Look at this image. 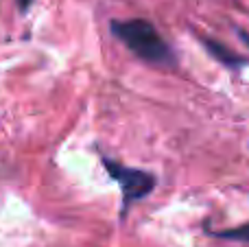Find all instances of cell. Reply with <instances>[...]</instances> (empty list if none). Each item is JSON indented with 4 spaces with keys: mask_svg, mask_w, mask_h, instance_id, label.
<instances>
[{
    "mask_svg": "<svg viewBox=\"0 0 249 247\" xmlns=\"http://www.w3.org/2000/svg\"><path fill=\"white\" fill-rule=\"evenodd\" d=\"M31 2H33V0H18V7H20V11H26V9L31 7Z\"/></svg>",
    "mask_w": 249,
    "mask_h": 247,
    "instance_id": "cell-6",
    "label": "cell"
},
{
    "mask_svg": "<svg viewBox=\"0 0 249 247\" xmlns=\"http://www.w3.org/2000/svg\"><path fill=\"white\" fill-rule=\"evenodd\" d=\"M103 166L109 173V177L121 186L123 193V217L127 214V210L131 208L136 201H142L146 195H151L158 184L153 173L149 171H140V169H131V166H124L121 162L112 160V158H103Z\"/></svg>",
    "mask_w": 249,
    "mask_h": 247,
    "instance_id": "cell-2",
    "label": "cell"
},
{
    "mask_svg": "<svg viewBox=\"0 0 249 247\" xmlns=\"http://www.w3.org/2000/svg\"><path fill=\"white\" fill-rule=\"evenodd\" d=\"M201 44L206 46V51L210 53L212 57H214L219 64L228 66V68H243V66L249 64V59H245V57L236 55V53L232 51V48H228L223 42H219V39H212V37H201Z\"/></svg>",
    "mask_w": 249,
    "mask_h": 247,
    "instance_id": "cell-3",
    "label": "cell"
},
{
    "mask_svg": "<svg viewBox=\"0 0 249 247\" xmlns=\"http://www.w3.org/2000/svg\"><path fill=\"white\" fill-rule=\"evenodd\" d=\"M109 31L138 59L146 61V64H153V66H175L177 64V57L173 53V48L168 46V42L144 18L112 20Z\"/></svg>",
    "mask_w": 249,
    "mask_h": 247,
    "instance_id": "cell-1",
    "label": "cell"
},
{
    "mask_svg": "<svg viewBox=\"0 0 249 247\" xmlns=\"http://www.w3.org/2000/svg\"><path fill=\"white\" fill-rule=\"evenodd\" d=\"M216 239H225V241H238V243H249V223L236 228H228V230H214L210 232Z\"/></svg>",
    "mask_w": 249,
    "mask_h": 247,
    "instance_id": "cell-4",
    "label": "cell"
},
{
    "mask_svg": "<svg viewBox=\"0 0 249 247\" xmlns=\"http://www.w3.org/2000/svg\"><path fill=\"white\" fill-rule=\"evenodd\" d=\"M236 33H238V37H241V42H243V44H247V46H249V33H247V31L236 29Z\"/></svg>",
    "mask_w": 249,
    "mask_h": 247,
    "instance_id": "cell-5",
    "label": "cell"
}]
</instances>
